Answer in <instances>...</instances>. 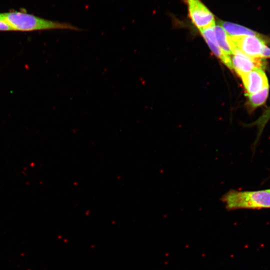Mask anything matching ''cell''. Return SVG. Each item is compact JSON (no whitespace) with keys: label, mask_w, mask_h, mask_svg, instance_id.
<instances>
[{"label":"cell","mask_w":270,"mask_h":270,"mask_svg":"<svg viewBox=\"0 0 270 270\" xmlns=\"http://www.w3.org/2000/svg\"><path fill=\"white\" fill-rule=\"evenodd\" d=\"M2 14L13 30L22 32L52 30H80L78 28L69 22L50 20L24 12L12 11Z\"/></svg>","instance_id":"cell-1"},{"label":"cell","mask_w":270,"mask_h":270,"mask_svg":"<svg viewBox=\"0 0 270 270\" xmlns=\"http://www.w3.org/2000/svg\"><path fill=\"white\" fill-rule=\"evenodd\" d=\"M220 200L228 210L270 208V189L252 191L231 190L222 195Z\"/></svg>","instance_id":"cell-2"},{"label":"cell","mask_w":270,"mask_h":270,"mask_svg":"<svg viewBox=\"0 0 270 270\" xmlns=\"http://www.w3.org/2000/svg\"><path fill=\"white\" fill-rule=\"evenodd\" d=\"M232 54L239 52L253 58H270V48L264 40L251 36H228Z\"/></svg>","instance_id":"cell-3"},{"label":"cell","mask_w":270,"mask_h":270,"mask_svg":"<svg viewBox=\"0 0 270 270\" xmlns=\"http://www.w3.org/2000/svg\"><path fill=\"white\" fill-rule=\"evenodd\" d=\"M188 7V16L200 30L215 26L213 14L201 0H184Z\"/></svg>","instance_id":"cell-4"},{"label":"cell","mask_w":270,"mask_h":270,"mask_svg":"<svg viewBox=\"0 0 270 270\" xmlns=\"http://www.w3.org/2000/svg\"><path fill=\"white\" fill-rule=\"evenodd\" d=\"M232 68L240 76L254 69H263L266 66L264 58H253L239 52L232 54Z\"/></svg>","instance_id":"cell-5"},{"label":"cell","mask_w":270,"mask_h":270,"mask_svg":"<svg viewBox=\"0 0 270 270\" xmlns=\"http://www.w3.org/2000/svg\"><path fill=\"white\" fill-rule=\"evenodd\" d=\"M240 78L248 96L269 86L268 78L263 69L253 70Z\"/></svg>","instance_id":"cell-6"},{"label":"cell","mask_w":270,"mask_h":270,"mask_svg":"<svg viewBox=\"0 0 270 270\" xmlns=\"http://www.w3.org/2000/svg\"><path fill=\"white\" fill-rule=\"evenodd\" d=\"M212 52L230 68H232L230 56L225 54L218 46L214 27H210L200 30Z\"/></svg>","instance_id":"cell-7"},{"label":"cell","mask_w":270,"mask_h":270,"mask_svg":"<svg viewBox=\"0 0 270 270\" xmlns=\"http://www.w3.org/2000/svg\"><path fill=\"white\" fill-rule=\"evenodd\" d=\"M220 26L230 36H251L260 37V34L256 32L237 24L222 22Z\"/></svg>","instance_id":"cell-8"},{"label":"cell","mask_w":270,"mask_h":270,"mask_svg":"<svg viewBox=\"0 0 270 270\" xmlns=\"http://www.w3.org/2000/svg\"><path fill=\"white\" fill-rule=\"evenodd\" d=\"M214 30L218 46L228 56L232 54L228 41V35L226 32L220 25H215Z\"/></svg>","instance_id":"cell-9"},{"label":"cell","mask_w":270,"mask_h":270,"mask_svg":"<svg viewBox=\"0 0 270 270\" xmlns=\"http://www.w3.org/2000/svg\"><path fill=\"white\" fill-rule=\"evenodd\" d=\"M268 92L269 86H268L258 92L248 95L250 105L254 108L262 105L268 98Z\"/></svg>","instance_id":"cell-10"},{"label":"cell","mask_w":270,"mask_h":270,"mask_svg":"<svg viewBox=\"0 0 270 270\" xmlns=\"http://www.w3.org/2000/svg\"><path fill=\"white\" fill-rule=\"evenodd\" d=\"M270 118V110H267L256 121L257 124L264 128Z\"/></svg>","instance_id":"cell-11"},{"label":"cell","mask_w":270,"mask_h":270,"mask_svg":"<svg viewBox=\"0 0 270 270\" xmlns=\"http://www.w3.org/2000/svg\"><path fill=\"white\" fill-rule=\"evenodd\" d=\"M0 31H12V28L4 18L2 13H0Z\"/></svg>","instance_id":"cell-12"}]
</instances>
